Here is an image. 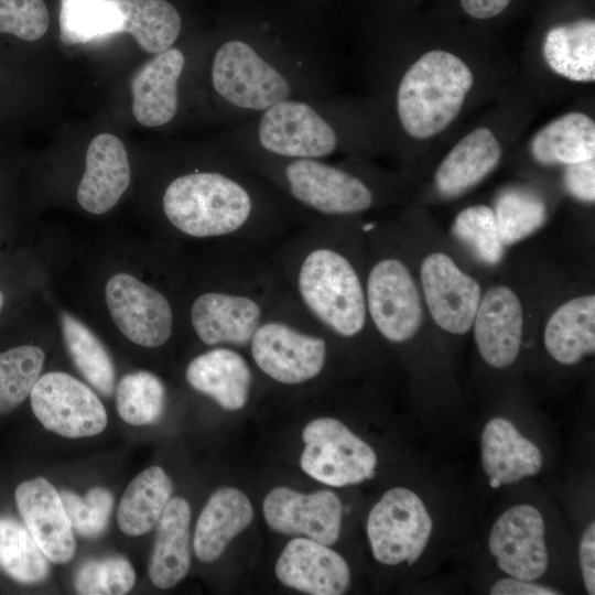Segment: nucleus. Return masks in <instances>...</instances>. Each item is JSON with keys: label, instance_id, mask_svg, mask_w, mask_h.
<instances>
[{"label": "nucleus", "instance_id": "obj_1", "mask_svg": "<svg viewBox=\"0 0 595 595\" xmlns=\"http://www.w3.org/2000/svg\"><path fill=\"white\" fill-rule=\"evenodd\" d=\"M212 41L208 87L228 128L285 99L334 91L327 36L282 0H221Z\"/></svg>", "mask_w": 595, "mask_h": 595}, {"label": "nucleus", "instance_id": "obj_2", "mask_svg": "<svg viewBox=\"0 0 595 595\" xmlns=\"http://www.w3.org/2000/svg\"><path fill=\"white\" fill-rule=\"evenodd\" d=\"M270 255L295 300L340 347L376 338L367 311L360 217H313Z\"/></svg>", "mask_w": 595, "mask_h": 595}, {"label": "nucleus", "instance_id": "obj_3", "mask_svg": "<svg viewBox=\"0 0 595 595\" xmlns=\"http://www.w3.org/2000/svg\"><path fill=\"white\" fill-rule=\"evenodd\" d=\"M270 251L221 245L212 275L188 305V322L204 345L246 349L286 291Z\"/></svg>", "mask_w": 595, "mask_h": 595}, {"label": "nucleus", "instance_id": "obj_4", "mask_svg": "<svg viewBox=\"0 0 595 595\" xmlns=\"http://www.w3.org/2000/svg\"><path fill=\"white\" fill-rule=\"evenodd\" d=\"M354 106L335 96L291 98L227 128L218 144L291 159H327L357 147Z\"/></svg>", "mask_w": 595, "mask_h": 595}, {"label": "nucleus", "instance_id": "obj_5", "mask_svg": "<svg viewBox=\"0 0 595 595\" xmlns=\"http://www.w3.org/2000/svg\"><path fill=\"white\" fill-rule=\"evenodd\" d=\"M226 150L312 218L360 217L388 197L383 184L388 180L361 162L281 158L241 148Z\"/></svg>", "mask_w": 595, "mask_h": 595}, {"label": "nucleus", "instance_id": "obj_6", "mask_svg": "<svg viewBox=\"0 0 595 595\" xmlns=\"http://www.w3.org/2000/svg\"><path fill=\"white\" fill-rule=\"evenodd\" d=\"M337 346L286 289L246 349L267 379L284 387H299L325 374Z\"/></svg>", "mask_w": 595, "mask_h": 595}, {"label": "nucleus", "instance_id": "obj_7", "mask_svg": "<svg viewBox=\"0 0 595 595\" xmlns=\"http://www.w3.org/2000/svg\"><path fill=\"white\" fill-rule=\"evenodd\" d=\"M474 83L469 67L456 55L433 50L401 76L394 108L401 129L423 140L443 131L458 115Z\"/></svg>", "mask_w": 595, "mask_h": 595}, {"label": "nucleus", "instance_id": "obj_8", "mask_svg": "<svg viewBox=\"0 0 595 595\" xmlns=\"http://www.w3.org/2000/svg\"><path fill=\"white\" fill-rule=\"evenodd\" d=\"M425 310L434 326L451 335H465L483 295L479 281L454 256L437 246H420L405 227Z\"/></svg>", "mask_w": 595, "mask_h": 595}, {"label": "nucleus", "instance_id": "obj_9", "mask_svg": "<svg viewBox=\"0 0 595 595\" xmlns=\"http://www.w3.org/2000/svg\"><path fill=\"white\" fill-rule=\"evenodd\" d=\"M302 439L301 468L317 482L344 487L374 478L375 451L339 420L314 419L303 429Z\"/></svg>", "mask_w": 595, "mask_h": 595}, {"label": "nucleus", "instance_id": "obj_10", "mask_svg": "<svg viewBox=\"0 0 595 595\" xmlns=\"http://www.w3.org/2000/svg\"><path fill=\"white\" fill-rule=\"evenodd\" d=\"M433 522L422 499L404 487L386 491L371 508L367 536L377 561L414 564L425 550Z\"/></svg>", "mask_w": 595, "mask_h": 595}, {"label": "nucleus", "instance_id": "obj_11", "mask_svg": "<svg viewBox=\"0 0 595 595\" xmlns=\"http://www.w3.org/2000/svg\"><path fill=\"white\" fill-rule=\"evenodd\" d=\"M30 399L42 425L61 436H94L107 425V412L97 394L68 374L52 371L41 376Z\"/></svg>", "mask_w": 595, "mask_h": 595}, {"label": "nucleus", "instance_id": "obj_12", "mask_svg": "<svg viewBox=\"0 0 595 595\" xmlns=\"http://www.w3.org/2000/svg\"><path fill=\"white\" fill-rule=\"evenodd\" d=\"M105 296L116 326L134 344L155 348L172 337L175 313L161 291L122 272L108 280Z\"/></svg>", "mask_w": 595, "mask_h": 595}, {"label": "nucleus", "instance_id": "obj_13", "mask_svg": "<svg viewBox=\"0 0 595 595\" xmlns=\"http://www.w3.org/2000/svg\"><path fill=\"white\" fill-rule=\"evenodd\" d=\"M544 521L531 505H516L494 523L489 534V550L498 567L512 577L536 581L549 564L544 540Z\"/></svg>", "mask_w": 595, "mask_h": 595}, {"label": "nucleus", "instance_id": "obj_14", "mask_svg": "<svg viewBox=\"0 0 595 595\" xmlns=\"http://www.w3.org/2000/svg\"><path fill=\"white\" fill-rule=\"evenodd\" d=\"M271 530L305 536L325 545L334 544L340 533L343 506L331 490L302 494L289 487L273 488L262 505Z\"/></svg>", "mask_w": 595, "mask_h": 595}, {"label": "nucleus", "instance_id": "obj_15", "mask_svg": "<svg viewBox=\"0 0 595 595\" xmlns=\"http://www.w3.org/2000/svg\"><path fill=\"white\" fill-rule=\"evenodd\" d=\"M524 306L517 291L504 283L483 292L472 329L482 359L504 369L518 358L524 331Z\"/></svg>", "mask_w": 595, "mask_h": 595}, {"label": "nucleus", "instance_id": "obj_16", "mask_svg": "<svg viewBox=\"0 0 595 595\" xmlns=\"http://www.w3.org/2000/svg\"><path fill=\"white\" fill-rule=\"evenodd\" d=\"M182 46L155 54L133 75L132 113L147 128L173 122L182 106V80L190 56Z\"/></svg>", "mask_w": 595, "mask_h": 595}, {"label": "nucleus", "instance_id": "obj_17", "mask_svg": "<svg viewBox=\"0 0 595 595\" xmlns=\"http://www.w3.org/2000/svg\"><path fill=\"white\" fill-rule=\"evenodd\" d=\"M19 512L35 542L53 563L68 562L76 551L73 528L60 493L44 477L21 483L14 491Z\"/></svg>", "mask_w": 595, "mask_h": 595}, {"label": "nucleus", "instance_id": "obj_18", "mask_svg": "<svg viewBox=\"0 0 595 595\" xmlns=\"http://www.w3.org/2000/svg\"><path fill=\"white\" fill-rule=\"evenodd\" d=\"M275 575L288 587L312 595H340L350 584L342 555L309 538L292 539L281 552Z\"/></svg>", "mask_w": 595, "mask_h": 595}, {"label": "nucleus", "instance_id": "obj_19", "mask_svg": "<svg viewBox=\"0 0 595 595\" xmlns=\"http://www.w3.org/2000/svg\"><path fill=\"white\" fill-rule=\"evenodd\" d=\"M240 350L231 346H212L187 364L186 382L224 410H241L250 399L255 372Z\"/></svg>", "mask_w": 595, "mask_h": 595}, {"label": "nucleus", "instance_id": "obj_20", "mask_svg": "<svg viewBox=\"0 0 595 595\" xmlns=\"http://www.w3.org/2000/svg\"><path fill=\"white\" fill-rule=\"evenodd\" d=\"M130 183L127 150L119 138L100 133L89 143L86 166L77 188V201L96 215L111 209Z\"/></svg>", "mask_w": 595, "mask_h": 595}, {"label": "nucleus", "instance_id": "obj_21", "mask_svg": "<svg viewBox=\"0 0 595 595\" xmlns=\"http://www.w3.org/2000/svg\"><path fill=\"white\" fill-rule=\"evenodd\" d=\"M543 346L556 363L573 366L595 351V294L578 293L562 301L543 325Z\"/></svg>", "mask_w": 595, "mask_h": 595}, {"label": "nucleus", "instance_id": "obj_22", "mask_svg": "<svg viewBox=\"0 0 595 595\" xmlns=\"http://www.w3.org/2000/svg\"><path fill=\"white\" fill-rule=\"evenodd\" d=\"M252 519L253 509L244 491L235 487L217 489L196 522L193 540L196 556L206 563L216 561Z\"/></svg>", "mask_w": 595, "mask_h": 595}, {"label": "nucleus", "instance_id": "obj_23", "mask_svg": "<svg viewBox=\"0 0 595 595\" xmlns=\"http://www.w3.org/2000/svg\"><path fill=\"white\" fill-rule=\"evenodd\" d=\"M499 141L487 128L465 136L439 165L434 184L441 196L456 197L491 173L501 159Z\"/></svg>", "mask_w": 595, "mask_h": 595}, {"label": "nucleus", "instance_id": "obj_24", "mask_svg": "<svg viewBox=\"0 0 595 595\" xmlns=\"http://www.w3.org/2000/svg\"><path fill=\"white\" fill-rule=\"evenodd\" d=\"M480 446L484 470L501 485L533 476L542 467L540 448L505 418H494L485 425Z\"/></svg>", "mask_w": 595, "mask_h": 595}, {"label": "nucleus", "instance_id": "obj_25", "mask_svg": "<svg viewBox=\"0 0 595 595\" xmlns=\"http://www.w3.org/2000/svg\"><path fill=\"white\" fill-rule=\"evenodd\" d=\"M191 507L187 500H169L156 523V536L149 564L151 582L159 588H171L190 570Z\"/></svg>", "mask_w": 595, "mask_h": 595}, {"label": "nucleus", "instance_id": "obj_26", "mask_svg": "<svg viewBox=\"0 0 595 595\" xmlns=\"http://www.w3.org/2000/svg\"><path fill=\"white\" fill-rule=\"evenodd\" d=\"M122 15L120 33H129L147 53L159 54L180 40L181 10L171 0H115Z\"/></svg>", "mask_w": 595, "mask_h": 595}, {"label": "nucleus", "instance_id": "obj_27", "mask_svg": "<svg viewBox=\"0 0 595 595\" xmlns=\"http://www.w3.org/2000/svg\"><path fill=\"white\" fill-rule=\"evenodd\" d=\"M530 151L542 165H570L595 159V123L582 112H570L540 129Z\"/></svg>", "mask_w": 595, "mask_h": 595}, {"label": "nucleus", "instance_id": "obj_28", "mask_svg": "<svg viewBox=\"0 0 595 595\" xmlns=\"http://www.w3.org/2000/svg\"><path fill=\"white\" fill-rule=\"evenodd\" d=\"M173 485L160 466L137 475L126 488L117 511L120 530L131 537L150 532L171 499Z\"/></svg>", "mask_w": 595, "mask_h": 595}, {"label": "nucleus", "instance_id": "obj_29", "mask_svg": "<svg viewBox=\"0 0 595 595\" xmlns=\"http://www.w3.org/2000/svg\"><path fill=\"white\" fill-rule=\"evenodd\" d=\"M543 55L556 74L574 82H594V21L581 20L552 28L543 42Z\"/></svg>", "mask_w": 595, "mask_h": 595}, {"label": "nucleus", "instance_id": "obj_30", "mask_svg": "<svg viewBox=\"0 0 595 595\" xmlns=\"http://www.w3.org/2000/svg\"><path fill=\"white\" fill-rule=\"evenodd\" d=\"M61 325L67 351L83 377L101 394L113 392L116 371L101 340L78 318L61 314Z\"/></svg>", "mask_w": 595, "mask_h": 595}, {"label": "nucleus", "instance_id": "obj_31", "mask_svg": "<svg viewBox=\"0 0 595 595\" xmlns=\"http://www.w3.org/2000/svg\"><path fill=\"white\" fill-rule=\"evenodd\" d=\"M122 15L115 0H62L60 39L65 45L120 33Z\"/></svg>", "mask_w": 595, "mask_h": 595}, {"label": "nucleus", "instance_id": "obj_32", "mask_svg": "<svg viewBox=\"0 0 595 595\" xmlns=\"http://www.w3.org/2000/svg\"><path fill=\"white\" fill-rule=\"evenodd\" d=\"M493 210L506 248L532 236L548 219L543 198L536 192L521 187L500 192Z\"/></svg>", "mask_w": 595, "mask_h": 595}, {"label": "nucleus", "instance_id": "obj_33", "mask_svg": "<svg viewBox=\"0 0 595 595\" xmlns=\"http://www.w3.org/2000/svg\"><path fill=\"white\" fill-rule=\"evenodd\" d=\"M0 567L23 584L42 582L50 572L47 558L28 528L8 517L0 518Z\"/></svg>", "mask_w": 595, "mask_h": 595}, {"label": "nucleus", "instance_id": "obj_34", "mask_svg": "<svg viewBox=\"0 0 595 595\" xmlns=\"http://www.w3.org/2000/svg\"><path fill=\"white\" fill-rule=\"evenodd\" d=\"M451 232L476 262L495 268L504 260L506 247L491 207L477 204L462 209L453 220Z\"/></svg>", "mask_w": 595, "mask_h": 595}, {"label": "nucleus", "instance_id": "obj_35", "mask_svg": "<svg viewBox=\"0 0 595 595\" xmlns=\"http://www.w3.org/2000/svg\"><path fill=\"white\" fill-rule=\"evenodd\" d=\"M44 359V351L31 344L0 351V415L13 411L30 396Z\"/></svg>", "mask_w": 595, "mask_h": 595}, {"label": "nucleus", "instance_id": "obj_36", "mask_svg": "<svg viewBox=\"0 0 595 595\" xmlns=\"http://www.w3.org/2000/svg\"><path fill=\"white\" fill-rule=\"evenodd\" d=\"M166 390L154 374L139 370L121 378L116 392L119 416L131 425L156 422L165 408Z\"/></svg>", "mask_w": 595, "mask_h": 595}, {"label": "nucleus", "instance_id": "obj_37", "mask_svg": "<svg viewBox=\"0 0 595 595\" xmlns=\"http://www.w3.org/2000/svg\"><path fill=\"white\" fill-rule=\"evenodd\" d=\"M136 582L131 563L123 556H108L84 563L75 575V588L84 595H121Z\"/></svg>", "mask_w": 595, "mask_h": 595}, {"label": "nucleus", "instance_id": "obj_38", "mask_svg": "<svg viewBox=\"0 0 595 595\" xmlns=\"http://www.w3.org/2000/svg\"><path fill=\"white\" fill-rule=\"evenodd\" d=\"M72 528L83 537L96 538L108 526L113 507L112 494L104 487H94L82 498L76 493H60Z\"/></svg>", "mask_w": 595, "mask_h": 595}, {"label": "nucleus", "instance_id": "obj_39", "mask_svg": "<svg viewBox=\"0 0 595 595\" xmlns=\"http://www.w3.org/2000/svg\"><path fill=\"white\" fill-rule=\"evenodd\" d=\"M48 23L44 0H0V33L32 42L46 33Z\"/></svg>", "mask_w": 595, "mask_h": 595}, {"label": "nucleus", "instance_id": "obj_40", "mask_svg": "<svg viewBox=\"0 0 595 595\" xmlns=\"http://www.w3.org/2000/svg\"><path fill=\"white\" fill-rule=\"evenodd\" d=\"M566 191L576 199L585 203L595 201V160L566 165L564 176Z\"/></svg>", "mask_w": 595, "mask_h": 595}, {"label": "nucleus", "instance_id": "obj_41", "mask_svg": "<svg viewBox=\"0 0 595 595\" xmlns=\"http://www.w3.org/2000/svg\"><path fill=\"white\" fill-rule=\"evenodd\" d=\"M316 31L327 36L334 0H282Z\"/></svg>", "mask_w": 595, "mask_h": 595}, {"label": "nucleus", "instance_id": "obj_42", "mask_svg": "<svg viewBox=\"0 0 595 595\" xmlns=\"http://www.w3.org/2000/svg\"><path fill=\"white\" fill-rule=\"evenodd\" d=\"M580 565L584 586L588 594H595V523L584 531L580 542Z\"/></svg>", "mask_w": 595, "mask_h": 595}, {"label": "nucleus", "instance_id": "obj_43", "mask_svg": "<svg viewBox=\"0 0 595 595\" xmlns=\"http://www.w3.org/2000/svg\"><path fill=\"white\" fill-rule=\"evenodd\" d=\"M491 595H554L560 594L554 588L545 587L531 583V581H523L516 577H508L497 581L491 589Z\"/></svg>", "mask_w": 595, "mask_h": 595}, {"label": "nucleus", "instance_id": "obj_44", "mask_svg": "<svg viewBox=\"0 0 595 595\" xmlns=\"http://www.w3.org/2000/svg\"><path fill=\"white\" fill-rule=\"evenodd\" d=\"M510 0H461L465 12L476 19H490L501 13Z\"/></svg>", "mask_w": 595, "mask_h": 595}, {"label": "nucleus", "instance_id": "obj_45", "mask_svg": "<svg viewBox=\"0 0 595 595\" xmlns=\"http://www.w3.org/2000/svg\"><path fill=\"white\" fill-rule=\"evenodd\" d=\"M8 296L6 293V290L0 286V315L3 313L6 306H7Z\"/></svg>", "mask_w": 595, "mask_h": 595}, {"label": "nucleus", "instance_id": "obj_46", "mask_svg": "<svg viewBox=\"0 0 595 595\" xmlns=\"http://www.w3.org/2000/svg\"><path fill=\"white\" fill-rule=\"evenodd\" d=\"M489 484L493 488H498L501 485L496 478H490Z\"/></svg>", "mask_w": 595, "mask_h": 595}]
</instances>
